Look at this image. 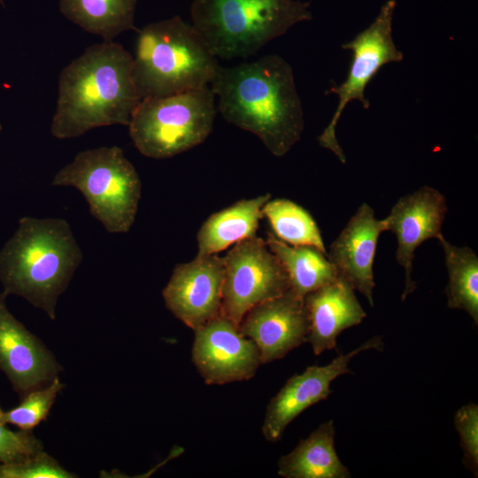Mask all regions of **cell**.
I'll list each match as a JSON object with an SVG mask.
<instances>
[{
	"instance_id": "obj_1",
	"label": "cell",
	"mask_w": 478,
	"mask_h": 478,
	"mask_svg": "<svg viewBox=\"0 0 478 478\" xmlns=\"http://www.w3.org/2000/svg\"><path fill=\"white\" fill-rule=\"evenodd\" d=\"M209 87L223 119L257 135L274 156H284L300 140L305 127L302 102L293 69L281 56L219 66Z\"/></svg>"
},
{
	"instance_id": "obj_2",
	"label": "cell",
	"mask_w": 478,
	"mask_h": 478,
	"mask_svg": "<svg viewBox=\"0 0 478 478\" xmlns=\"http://www.w3.org/2000/svg\"><path fill=\"white\" fill-rule=\"evenodd\" d=\"M132 66L133 56L120 43L88 47L59 74L52 135L74 138L98 127L128 126L141 101Z\"/></svg>"
},
{
	"instance_id": "obj_3",
	"label": "cell",
	"mask_w": 478,
	"mask_h": 478,
	"mask_svg": "<svg viewBox=\"0 0 478 478\" xmlns=\"http://www.w3.org/2000/svg\"><path fill=\"white\" fill-rule=\"evenodd\" d=\"M82 260L66 220L23 217L0 250L4 293L18 295L56 318V305Z\"/></svg>"
},
{
	"instance_id": "obj_4",
	"label": "cell",
	"mask_w": 478,
	"mask_h": 478,
	"mask_svg": "<svg viewBox=\"0 0 478 478\" xmlns=\"http://www.w3.org/2000/svg\"><path fill=\"white\" fill-rule=\"evenodd\" d=\"M219 66L192 24L180 16L138 31L132 76L141 100L209 86Z\"/></svg>"
},
{
	"instance_id": "obj_5",
	"label": "cell",
	"mask_w": 478,
	"mask_h": 478,
	"mask_svg": "<svg viewBox=\"0 0 478 478\" xmlns=\"http://www.w3.org/2000/svg\"><path fill=\"white\" fill-rule=\"evenodd\" d=\"M299 0H193L191 24L217 58H246L312 19Z\"/></svg>"
},
{
	"instance_id": "obj_6",
	"label": "cell",
	"mask_w": 478,
	"mask_h": 478,
	"mask_svg": "<svg viewBox=\"0 0 478 478\" xmlns=\"http://www.w3.org/2000/svg\"><path fill=\"white\" fill-rule=\"evenodd\" d=\"M51 183L79 189L90 213L109 233H127L135 222L142 183L135 166L117 146L78 153Z\"/></svg>"
},
{
	"instance_id": "obj_7",
	"label": "cell",
	"mask_w": 478,
	"mask_h": 478,
	"mask_svg": "<svg viewBox=\"0 0 478 478\" xmlns=\"http://www.w3.org/2000/svg\"><path fill=\"white\" fill-rule=\"evenodd\" d=\"M216 113V97L209 86L144 98L131 115L129 135L143 156L171 158L204 142Z\"/></svg>"
},
{
	"instance_id": "obj_8",
	"label": "cell",
	"mask_w": 478,
	"mask_h": 478,
	"mask_svg": "<svg viewBox=\"0 0 478 478\" xmlns=\"http://www.w3.org/2000/svg\"><path fill=\"white\" fill-rule=\"evenodd\" d=\"M396 5L395 0H388L369 27L342 45L343 49L351 51L349 73L343 82L334 83L327 92L335 94L338 104L328 127L318 137L320 145L331 150L342 163L346 162V158L337 141L335 128L343 112L352 100H358L368 110L370 102L365 90L369 82L384 65L398 63L404 58L392 35Z\"/></svg>"
},
{
	"instance_id": "obj_9",
	"label": "cell",
	"mask_w": 478,
	"mask_h": 478,
	"mask_svg": "<svg viewBox=\"0 0 478 478\" xmlns=\"http://www.w3.org/2000/svg\"><path fill=\"white\" fill-rule=\"evenodd\" d=\"M223 260L221 314L236 325L251 308L290 289L282 265L257 235L235 243Z\"/></svg>"
},
{
	"instance_id": "obj_10",
	"label": "cell",
	"mask_w": 478,
	"mask_h": 478,
	"mask_svg": "<svg viewBox=\"0 0 478 478\" xmlns=\"http://www.w3.org/2000/svg\"><path fill=\"white\" fill-rule=\"evenodd\" d=\"M193 331L191 359L208 385L248 381L262 365L254 342L222 314Z\"/></svg>"
},
{
	"instance_id": "obj_11",
	"label": "cell",
	"mask_w": 478,
	"mask_h": 478,
	"mask_svg": "<svg viewBox=\"0 0 478 478\" xmlns=\"http://www.w3.org/2000/svg\"><path fill=\"white\" fill-rule=\"evenodd\" d=\"M371 349L382 351V337L374 336L355 350L337 355L328 365L309 366L302 374L289 378L266 406L261 428L264 438L270 443L279 441L295 418L328 397L332 393L330 384L335 378L352 374L349 368L350 361L360 352Z\"/></svg>"
},
{
	"instance_id": "obj_12",
	"label": "cell",
	"mask_w": 478,
	"mask_h": 478,
	"mask_svg": "<svg viewBox=\"0 0 478 478\" xmlns=\"http://www.w3.org/2000/svg\"><path fill=\"white\" fill-rule=\"evenodd\" d=\"M223 282V258L197 255L175 266L162 296L166 308L195 330L221 314Z\"/></svg>"
},
{
	"instance_id": "obj_13",
	"label": "cell",
	"mask_w": 478,
	"mask_h": 478,
	"mask_svg": "<svg viewBox=\"0 0 478 478\" xmlns=\"http://www.w3.org/2000/svg\"><path fill=\"white\" fill-rule=\"evenodd\" d=\"M238 327L258 347L261 364L281 359L306 343L309 319L304 298L289 289L251 308Z\"/></svg>"
},
{
	"instance_id": "obj_14",
	"label": "cell",
	"mask_w": 478,
	"mask_h": 478,
	"mask_svg": "<svg viewBox=\"0 0 478 478\" xmlns=\"http://www.w3.org/2000/svg\"><path fill=\"white\" fill-rule=\"evenodd\" d=\"M447 210L444 196L432 187L423 186L400 197L385 218L387 230L397 238L396 260L405 269L402 301L417 288L412 278L415 251L425 241L443 235Z\"/></svg>"
},
{
	"instance_id": "obj_15",
	"label": "cell",
	"mask_w": 478,
	"mask_h": 478,
	"mask_svg": "<svg viewBox=\"0 0 478 478\" xmlns=\"http://www.w3.org/2000/svg\"><path fill=\"white\" fill-rule=\"evenodd\" d=\"M0 292V369L25 397L49 384L61 370L53 354L8 310Z\"/></svg>"
},
{
	"instance_id": "obj_16",
	"label": "cell",
	"mask_w": 478,
	"mask_h": 478,
	"mask_svg": "<svg viewBox=\"0 0 478 478\" xmlns=\"http://www.w3.org/2000/svg\"><path fill=\"white\" fill-rule=\"evenodd\" d=\"M387 231L385 219L378 220L374 209L362 204L348 221L327 254L338 276L362 293L374 306V261L380 235Z\"/></svg>"
},
{
	"instance_id": "obj_17",
	"label": "cell",
	"mask_w": 478,
	"mask_h": 478,
	"mask_svg": "<svg viewBox=\"0 0 478 478\" xmlns=\"http://www.w3.org/2000/svg\"><path fill=\"white\" fill-rule=\"evenodd\" d=\"M304 301L309 319L306 343L317 356L335 349L338 335L366 317L354 289L340 277L308 293Z\"/></svg>"
},
{
	"instance_id": "obj_18",
	"label": "cell",
	"mask_w": 478,
	"mask_h": 478,
	"mask_svg": "<svg viewBox=\"0 0 478 478\" xmlns=\"http://www.w3.org/2000/svg\"><path fill=\"white\" fill-rule=\"evenodd\" d=\"M269 193L242 199L217 212L203 223L197 235V255H212L245 239L256 236L262 209Z\"/></svg>"
},
{
	"instance_id": "obj_19",
	"label": "cell",
	"mask_w": 478,
	"mask_h": 478,
	"mask_svg": "<svg viewBox=\"0 0 478 478\" xmlns=\"http://www.w3.org/2000/svg\"><path fill=\"white\" fill-rule=\"evenodd\" d=\"M277 474L284 478L351 477L335 448L334 421L320 424L290 452L281 456Z\"/></svg>"
},
{
	"instance_id": "obj_20",
	"label": "cell",
	"mask_w": 478,
	"mask_h": 478,
	"mask_svg": "<svg viewBox=\"0 0 478 478\" xmlns=\"http://www.w3.org/2000/svg\"><path fill=\"white\" fill-rule=\"evenodd\" d=\"M266 244L282 265L290 289L304 298L308 293L338 279L326 253L313 246H293L269 233Z\"/></svg>"
},
{
	"instance_id": "obj_21",
	"label": "cell",
	"mask_w": 478,
	"mask_h": 478,
	"mask_svg": "<svg viewBox=\"0 0 478 478\" xmlns=\"http://www.w3.org/2000/svg\"><path fill=\"white\" fill-rule=\"evenodd\" d=\"M137 0H59L60 12L88 33L104 41L135 29L134 19Z\"/></svg>"
},
{
	"instance_id": "obj_22",
	"label": "cell",
	"mask_w": 478,
	"mask_h": 478,
	"mask_svg": "<svg viewBox=\"0 0 478 478\" xmlns=\"http://www.w3.org/2000/svg\"><path fill=\"white\" fill-rule=\"evenodd\" d=\"M443 253L448 273L445 288L447 306L465 311L478 324V258L469 247H459L443 235L437 238Z\"/></svg>"
},
{
	"instance_id": "obj_23",
	"label": "cell",
	"mask_w": 478,
	"mask_h": 478,
	"mask_svg": "<svg viewBox=\"0 0 478 478\" xmlns=\"http://www.w3.org/2000/svg\"><path fill=\"white\" fill-rule=\"evenodd\" d=\"M262 212L277 239L293 246H313L328 254L316 221L299 204L286 198H270Z\"/></svg>"
},
{
	"instance_id": "obj_24",
	"label": "cell",
	"mask_w": 478,
	"mask_h": 478,
	"mask_svg": "<svg viewBox=\"0 0 478 478\" xmlns=\"http://www.w3.org/2000/svg\"><path fill=\"white\" fill-rule=\"evenodd\" d=\"M63 386L59 378L55 377L46 386L32 390L23 397L20 405L4 412L1 421L23 430H31L47 418Z\"/></svg>"
},
{
	"instance_id": "obj_25",
	"label": "cell",
	"mask_w": 478,
	"mask_h": 478,
	"mask_svg": "<svg viewBox=\"0 0 478 478\" xmlns=\"http://www.w3.org/2000/svg\"><path fill=\"white\" fill-rule=\"evenodd\" d=\"M453 420L460 439L463 463L477 477L478 405L474 403L463 405L455 412Z\"/></svg>"
},
{
	"instance_id": "obj_26",
	"label": "cell",
	"mask_w": 478,
	"mask_h": 478,
	"mask_svg": "<svg viewBox=\"0 0 478 478\" xmlns=\"http://www.w3.org/2000/svg\"><path fill=\"white\" fill-rule=\"evenodd\" d=\"M74 476L42 451L20 462L0 465V478H72Z\"/></svg>"
},
{
	"instance_id": "obj_27",
	"label": "cell",
	"mask_w": 478,
	"mask_h": 478,
	"mask_svg": "<svg viewBox=\"0 0 478 478\" xmlns=\"http://www.w3.org/2000/svg\"><path fill=\"white\" fill-rule=\"evenodd\" d=\"M42 451L30 430L12 431L0 420V465L28 459Z\"/></svg>"
},
{
	"instance_id": "obj_28",
	"label": "cell",
	"mask_w": 478,
	"mask_h": 478,
	"mask_svg": "<svg viewBox=\"0 0 478 478\" xmlns=\"http://www.w3.org/2000/svg\"><path fill=\"white\" fill-rule=\"evenodd\" d=\"M3 413H4V411L0 408V420H1V418L3 416Z\"/></svg>"
},
{
	"instance_id": "obj_29",
	"label": "cell",
	"mask_w": 478,
	"mask_h": 478,
	"mask_svg": "<svg viewBox=\"0 0 478 478\" xmlns=\"http://www.w3.org/2000/svg\"><path fill=\"white\" fill-rule=\"evenodd\" d=\"M1 130H2V127H1V125H0V132H1Z\"/></svg>"
},
{
	"instance_id": "obj_30",
	"label": "cell",
	"mask_w": 478,
	"mask_h": 478,
	"mask_svg": "<svg viewBox=\"0 0 478 478\" xmlns=\"http://www.w3.org/2000/svg\"><path fill=\"white\" fill-rule=\"evenodd\" d=\"M0 3H2V4H3V0H0Z\"/></svg>"
}]
</instances>
